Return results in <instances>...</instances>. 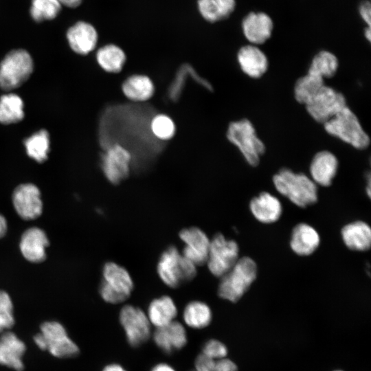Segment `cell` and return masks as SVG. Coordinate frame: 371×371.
<instances>
[{
    "label": "cell",
    "instance_id": "cell-1",
    "mask_svg": "<svg viewBox=\"0 0 371 371\" xmlns=\"http://www.w3.org/2000/svg\"><path fill=\"white\" fill-rule=\"evenodd\" d=\"M276 190L295 205L305 208L317 201V186L304 173L282 168L273 177Z\"/></svg>",
    "mask_w": 371,
    "mask_h": 371
},
{
    "label": "cell",
    "instance_id": "cell-2",
    "mask_svg": "<svg viewBox=\"0 0 371 371\" xmlns=\"http://www.w3.org/2000/svg\"><path fill=\"white\" fill-rule=\"evenodd\" d=\"M256 262L248 256L239 258L236 264L221 277L218 296L231 302H238L257 277Z\"/></svg>",
    "mask_w": 371,
    "mask_h": 371
},
{
    "label": "cell",
    "instance_id": "cell-3",
    "mask_svg": "<svg viewBox=\"0 0 371 371\" xmlns=\"http://www.w3.org/2000/svg\"><path fill=\"white\" fill-rule=\"evenodd\" d=\"M323 125L327 133L356 149L364 150L370 145L368 135L355 113L348 106Z\"/></svg>",
    "mask_w": 371,
    "mask_h": 371
},
{
    "label": "cell",
    "instance_id": "cell-4",
    "mask_svg": "<svg viewBox=\"0 0 371 371\" xmlns=\"http://www.w3.org/2000/svg\"><path fill=\"white\" fill-rule=\"evenodd\" d=\"M157 271L161 281L170 288H177L191 281L196 275V266L170 246L160 256Z\"/></svg>",
    "mask_w": 371,
    "mask_h": 371
},
{
    "label": "cell",
    "instance_id": "cell-5",
    "mask_svg": "<svg viewBox=\"0 0 371 371\" xmlns=\"http://www.w3.org/2000/svg\"><path fill=\"white\" fill-rule=\"evenodd\" d=\"M227 137L239 150L248 164L254 167L259 164L266 148L249 120L231 122L227 128Z\"/></svg>",
    "mask_w": 371,
    "mask_h": 371
},
{
    "label": "cell",
    "instance_id": "cell-6",
    "mask_svg": "<svg viewBox=\"0 0 371 371\" xmlns=\"http://www.w3.org/2000/svg\"><path fill=\"white\" fill-rule=\"evenodd\" d=\"M133 287L132 278L124 267L113 262L104 265L99 291L105 302L116 304L126 301Z\"/></svg>",
    "mask_w": 371,
    "mask_h": 371
},
{
    "label": "cell",
    "instance_id": "cell-7",
    "mask_svg": "<svg viewBox=\"0 0 371 371\" xmlns=\"http://www.w3.org/2000/svg\"><path fill=\"white\" fill-rule=\"evenodd\" d=\"M34 341L42 350H47L58 358H70L79 353L78 346L68 336L65 327L58 322H45Z\"/></svg>",
    "mask_w": 371,
    "mask_h": 371
},
{
    "label": "cell",
    "instance_id": "cell-8",
    "mask_svg": "<svg viewBox=\"0 0 371 371\" xmlns=\"http://www.w3.org/2000/svg\"><path fill=\"white\" fill-rule=\"evenodd\" d=\"M33 69L32 58L25 49L9 52L0 63V87L5 91L19 87L30 78Z\"/></svg>",
    "mask_w": 371,
    "mask_h": 371
},
{
    "label": "cell",
    "instance_id": "cell-9",
    "mask_svg": "<svg viewBox=\"0 0 371 371\" xmlns=\"http://www.w3.org/2000/svg\"><path fill=\"white\" fill-rule=\"evenodd\" d=\"M239 259V247L234 240L216 234L210 240L206 263L210 273L221 278L228 272Z\"/></svg>",
    "mask_w": 371,
    "mask_h": 371
},
{
    "label": "cell",
    "instance_id": "cell-10",
    "mask_svg": "<svg viewBox=\"0 0 371 371\" xmlns=\"http://www.w3.org/2000/svg\"><path fill=\"white\" fill-rule=\"evenodd\" d=\"M304 106L315 121L324 124L347 104L344 94L324 85Z\"/></svg>",
    "mask_w": 371,
    "mask_h": 371
},
{
    "label": "cell",
    "instance_id": "cell-11",
    "mask_svg": "<svg viewBox=\"0 0 371 371\" xmlns=\"http://www.w3.org/2000/svg\"><path fill=\"white\" fill-rule=\"evenodd\" d=\"M119 319L131 346L138 347L149 339L151 324L142 309L131 304L125 305L120 310Z\"/></svg>",
    "mask_w": 371,
    "mask_h": 371
},
{
    "label": "cell",
    "instance_id": "cell-12",
    "mask_svg": "<svg viewBox=\"0 0 371 371\" xmlns=\"http://www.w3.org/2000/svg\"><path fill=\"white\" fill-rule=\"evenodd\" d=\"M131 155L128 150L119 144L106 148L102 155L101 168L107 180L113 184H119L130 173Z\"/></svg>",
    "mask_w": 371,
    "mask_h": 371
},
{
    "label": "cell",
    "instance_id": "cell-13",
    "mask_svg": "<svg viewBox=\"0 0 371 371\" xmlns=\"http://www.w3.org/2000/svg\"><path fill=\"white\" fill-rule=\"evenodd\" d=\"M12 203L16 213L24 220L35 219L43 211L40 190L32 183L18 186L12 194Z\"/></svg>",
    "mask_w": 371,
    "mask_h": 371
},
{
    "label": "cell",
    "instance_id": "cell-14",
    "mask_svg": "<svg viewBox=\"0 0 371 371\" xmlns=\"http://www.w3.org/2000/svg\"><path fill=\"white\" fill-rule=\"evenodd\" d=\"M185 246L182 255L196 267L206 263L210 240L201 229L196 227L185 228L179 232Z\"/></svg>",
    "mask_w": 371,
    "mask_h": 371
},
{
    "label": "cell",
    "instance_id": "cell-15",
    "mask_svg": "<svg viewBox=\"0 0 371 371\" xmlns=\"http://www.w3.org/2000/svg\"><path fill=\"white\" fill-rule=\"evenodd\" d=\"M241 26L245 38L250 44L258 46L271 37L273 22L265 12H251L243 19Z\"/></svg>",
    "mask_w": 371,
    "mask_h": 371
},
{
    "label": "cell",
    "instance_id": "cell-16",
    "mask_svg": "<svg viewBox=\"0 0 371 371\" xmlns=\"http://www.w3.org/2000/svg\"><path fill=\"white\" fill-rule=\"evenodd\" d=\"M66 37L70 48L80 55H86L94 50L98 41L95 27L85 21L73 24L67 30Z\"/></svg>",
    "mask_w": 371,
    "mask_h": 371
},
{
    "label": "cell",
    "instance_id": "cell-17",
    "mask_svg": "<svg viewBox=\"0 0 371 371\" xmlns=\"http://www.w3.org/2000/svg\"><path fill=\"white\" fill-rule=\"evenodd\" d=\"M236 58L241 71L249 78H260L268 69V58L257 45L249 44L241 47Z\"/></svg>",
    "mask_w": 371,
    "mask_h": 371
},
{
    "label": "cell",
    "instance_id": "cell-18",
    "mask_svg": "<svg viewBox=\"0 0 371 371\" xmlns=\"http://www.w3.org/2000/svg\"><path fill=\"white\" fill-rule=\"evenodd\" d=\"M339 167L336 156L328 150H321L313 157L310 168V178L317 186L328 187L337 175Z\"/></svg>",
    "mask_w": 371,
    "mask_h": 371
},
{
    "label": "cell",
    "instance_id": "cell-19",
    "mask_svg": "<svg viewBox=\"0 0 371 371\" xmlns=\"http://www.w3.org/2000/svg\"><path fill=\"white\" fill-rule=\"evenodd\" d=\"M156 346L166 354L183 348L187 343L185 327L177 321L156 328L153 335Z\"/></svg>",
    "mask_w": 371,
    "mask_h": 371
},
{
    "label": "cell",
    "instance_id": "cell-20",
    "mask_svg": "<svg viewBox=\"0 0 371 371\" xmlns=\"http://www.w3.org/2000/svg\"><path fill=\"white\" fill-rule=\"evenodd\" d=\"M49 240L45 232L38 227H30L21 236L19 247L23 257L32 262H41L46 258Z\"/></svg>",
    "mask_w": 371,
    "mask_h": 371
},
{
    "label": "cell",
    "instance_id": "cell-21",
    "mask_svg": "<svg viewBox=\"0 0 371 371\" xmlns=\"http://www.w3.org/2000/svg\"><path fill=\"white\" fill-rule=\"evenodd\" d=\"M25 345L14 333L5 331L0 335V364L16 371L23 369V356Z\"/></svg>",
    "mask_w": 371,
    "mask_h": 371
},
{
    "label": "cell",
    "instance_id": "cell-22",
    "mask_svg": "<svg viewBox=\"0 0 371 371\" xmlns=\"http://www.w3.org/2000/svg\"><path fill=\"white\" fill-rule=\"evenodd\" d=\"M249 210L257 221L265 224L278 221L282 214V205L280 200L267 192H262L251 199Z\"/></svg>",
    "mask_w": 371,
    "mask_h": 371
},
{
    "label": "cell",
    "instance_id": "cell-23",
    "mask_svg": "<svg viewBox=\"0 0 371 371\" xmlns=\"http://www.w3.org/2000/svg\"><path fill=\"white\" fill-rule=\"evenodd\" d=\"M320 244V236L311 225L300 223L291 232L290 247L298 256H306L314 253Z\"/></svg>",
    "mask_w": 371,
    "mask_h": 371
},
{
    "label": "cell",
    "instance_id": "cell-24",
    "mask_svg": "<svg viewBox=\"0 0 371 371\" xmlns=\"http://www.w3.org/2000/svg\"><path fill=\"white\" fill-rule=\"evenodd\" d=\"M341 235L344 245L350 250L366 251L371 245V229L370 225L361 221L345 225Z\"/></svg>",
    "mask_w": 371,
    "mask_h": 371
},
{
    "label": "cell",
    "instance_id": "cell-25",
    "mask_svg": "<svg viewBox=\"0 0 371 371\" xmlns=\"http://www.w3.org/2000/svg\"><path fill=\"white\" fill-rule=\"evenodd\" d=\"M146 315L150 324L159 328L175 321L177 308L170 297L164 295L150 303Z\"/></svg>",
    "mask_w": 371,
    "mask_h": 371
},
{
    "label": "cell",
    "instance_id": "cell-26",
    "mask_svg": "<svg viewBox=\"0 0 371 371\" xmlns=\"http://www.w3.org/2000/svg\"><path fill=\"white\" fill-rule=\"evenodd\" d=\"M124 95L134 102L149 100L155 92L150 78L145 75H133L127 78L122 86Z\"/></svg>",
    "mask_w": 371,
    "mask_h": 371
},
{
    "label": "cell",
    "instance_id": "cell-27",
    "mask_svg": "<svg viewBox=\"0 0 371 371\" xmlns=\"http://www.w3.org/2000/svg\"><path fill=\"white\" fill-rule=\"evenodd\" d=\"M236 7V0H197V9L203 19L215 23L228 18Z\"/></svg>",
    "mask_w": 371,
    "mask_h": 371
},
{
    "label": "cell",
    "instance_id": "cell-28",
    "mask_svg": "<svg viewBox=\"0 0 371 371\" xmlns=\"http://www.w3.org/2000/svg\"><path fill=\"white\" fill-rule=\"evenodd\" d=\"M126 56L124 50L115 44H107L97 51L96 60L104 71L118 73L126 62Z\"/></svg>",
    "mask_w": 371,
    "mask_h": 371
},
{
    "label": "cell",
    "instance_id": "cell-29",
    "mask_svg": "<svg viewBox=\"0 0 371 371\" xmlns=\"http://www.w3.org/2000/svg\"><path fill=\"white\" fill-rule=\"evenodd\" d=\"M212 318L209 306L201 301H192L188 303L183 313V319L187 326L194 329L207 326Z\"/></svg>",
    "mask_w": 371,
    "mask_h": 371
},
{
    "label": "cell",
    "instance_id": "cell-30",
    "mask_svg": "<svg viewBox=\"0 0 371 371\" xmlns=\"http://www.w3.org/2000/svg\"><path fill=\"white\" fill-rule=\"evenodd\" d=\"M338 68L339 60L337 56L329 51L322 50L313 58L307 73L324 80L333 77Z\"/></svg>",
    "mask_w": 371,
    "mask_h": 371
},
{
    "label": "cell",
    "instance_id": "cell-31",
    "mask_svg": "<svg viewBox=\"0 0 371 371\" xmlns=\"http://www.w3.org/2000/svg\"><path fill=\"white\" fill-rule=\"evenodd\" d=\"M23 101L15 93H7L0 98V123L14 124L24 117Z\"/></svg>",
    "mask_w": 371,
    "mask_h": 371
},
{
    "label": "cell",
    "instance_id": "cell-32",
    "mask_svg": "<svg viewBox=\"0 0 371 371\" xmlns=\"http://www.w3.org/2000/svg\"><path fill=\"white\" fill-rule=\"evenodd\" d=\"M49 135L45 129H41L24 139L27 155L36 161L47 160L49 152Z\"/></svg>",
    "mask_w": 371,
    "mask_h": 371
},
{
    "label": "cell",
    "instance_id": "cell-33",
    "mask_svg": "<svg viewBox=\"0 0 371 371\" xmlns=\"http://www.w3.org/2000/svg\"><path fill=\"white\" fill-rule=\"evenodd\" d=\"M324 85V79L307 73L295 83L293 93L295 100L304 105Z\"/></svg>",
    "mask_w": 371,
    "mask_h": 371
},
{
    "label": "cell",
    "instance_id": "cell-34",
    "mask_svg": "<svg viewBox=\"0 0 371 371\" xmlns=\"http://www.w3.org/2000/svg\"><path fill=\"white\" fill-rule=\"evenodd\" d=\"M62 7L58 0H31L30 15L38 23L52 21L58 16Z\"/></svg>",
    "mask_w": 371,
    "mask_h": 371
},
{
    "label": "cell",
    "instance_id": "cell-35",
    "mask_svg": "<svg viewBox=\"0 0 371 371\" xmlns=\"http://www.w3.org/2000/svg\"><path fill=\"white\" fill-rule=\"evenodd\" d=\"M195 371H238L236 365L230 359H209L202 354L195 360Z\"/></svg>",
    "mask_w": 371,
    "mask_h": 371
},
{
    "label": "cell",
    "instance_id": "cell-36",
    "mask_svg": "<svg viewBox=\"0 0 371 371\" xmlns=\"http://www.w3.org/2000/svg\"><path fill=\"white\" fill-rule=\"evenodd\" d=\"M150 129L158 139L168 140L175 135L176 128L173 120L169 116L158 114L152 119Z\"/></svg>",
    "mask_w": 371,
    "mask_h": 371
},
{
    "label": "cell",
    "instance_id": "cell-37",
    "mask_svg": "<svg viewBox=\"0 0 371 371\" xmlns=\"http://www.w3.org/2000/svg\"><path fill=\"white\" fill-rule=\"evenodd\" d=\"M14 324L12 300L8 293L0 290V333L8 330Z\"/></svg>",
    "mask_w": 371,
    "mask_h": 371
},
{
    "label": "cell",
    "instance_id": "cell-38",
    "mask_svg": "<svg viewBox=\"0 0 371 371\" xmlns=\"http://www.w3.org/2000/svg\"><path fill=\"white\" fill-rule=\"evenodd\" d=\"M201 354L209 359H221L226 357L227 348L218 340L210 339L203 345Z\"/></svg>",
    "mask_w": 371,
    "mask_h": 371
},
{
    "label": "cell",
    "instance_id": "cell-39",
    "mask_svg": "<svg viewBox=\"0 0 371 371\" xmlns=\"http://www.w3.org/2000/svg\"><path fill=\"white\" fill-rule=\"evenodd\" d=\"M359 14L363 21L370 27L371 5L370 1H364L359 6Z\"/></svg>",
    "mask_w": 371,
    "mask_h": 371
},
{
    "label": "cell",
    "instance_id": "cell-40",
    "mask_svg": "<svg viewBox=\"0 0 371 371\" xmlns=\"http://www.w3.org/2000/svg\"><path fill=\"white\" fill-rule=\"evenodd\" d=\"M62 6H65L69 8H75L78 7L82 2V0H58Z\"/></svg>",
    "mask_w": 371,
    "mask_h": 371
},
{
    "label": "cell",
    "instance_id": "cell-41",
    "mask_svg": "<svg viewBox=\"0 0 371 371\" xmlns=\"http://www.w3.org/2000/svg\"><path fill=\"white\" fill-rule=\"evenodd\" d=\"M7 229V221L3 215L0 214V238L6 234Z\"/></svg>",
    "mask_w": 371,
    "mask_h": 371
},
{
    "label": "cell",
    "instance_id": "cell-42",
    "mask_svg": "<svg viewBox=\"0 0 371 371\" xmlns=\"http://www.w3.org/2000/svg\"><path fill=\"white\" fill-rule=\"evenodd\" d=\"M151 371H175V369L168 364L159 363L156 365Z\"/></svg>",
    "mask_w": 371,
    "mask_h": 371
},
{
    "label": "cell",
    "instance_id": "cell-43",
    "mask_svg": "<svg viewBox=\"0 0 371 371\" xmlns=\"http://www.w3.org/2000/svg\"><path fill=\"white\" fill-rule=\"evenodd\" d=\"M102 371H126L122 366L117 363L107 365Z\"/></svg>",
    "mask_w": 371,
    "mask_h": 371
},
{
    "label": "cell",
    "instance_id": "cell-44",
    "mask_svg": "<svg viewBox=\"0 0 371 371\" xmlns=\"http://www.w3.org/2000/svg\"><path fill=\"white\" fill-rule=\"evenodd\" d=\"M364 36H365L366 38H367V40L368 41H370L371 30H370V26H368V27H366V29L364 30Z\"/></svg>",
    "mask_w": 371,
    "mask_h": 371
},
{
    "label": "cell",
    "instance_id": "cell-45",
    "mask_svg": "<svg viewBox=\"0 0 371 371\" xmlns=\"http://www.w3.org/2000/svg\"><path fill=\"white\" fill-rule=\"evenodd\" d=\"M335 371H341V370H335Z\"/></svg>",
    "mask_w": 371,
    "mask_h": 371
}]
</instances>
